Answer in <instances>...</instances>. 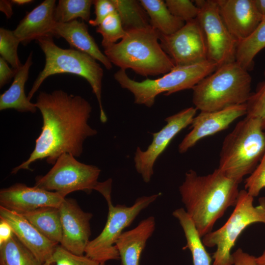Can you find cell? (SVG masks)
<instances>
[{
  "label": "cell",
  "instance_id": "18",
  "mask_svg": "<svg viewBox=\"0 0 265 265\" xmlns=\"http://www.w3.org/2000/svg\"><path fill=\"white\" fill-rule=\"evenodd\" d=\"M0 218L11 226L14 234L44 265L58 245L40 233L22 214L0 206Z\"/></svg>",
  "mask_w": 265,
  "mask_h": 265
},
{
  "label": "cell",
  "instance_id": "4",
  "mask_svg": "<svg viewBox=\"0 0 265 265\" xmlns=\"http://www.w3.org/2000/svg\"><path fill=\"white\" fill-rule=\"evenodd\" d=\"M265 153V130L260 120L245 116L224 138L218 168L239 184L253 172Z\"/></svg>",
  "mask_w": 265,
  "mask_h": 265
},
{
  "label": "cell",
  "instance_id": "27",
  "mask_svg": "<svg viewBox=\"0 0 265 265\" xmlns=\"http://www.w3.org/2000/svg\"><path fill=\"white\" fill-rule=\"evenodd\" d=\"M111 0L125 30L151 26L149 16L139 0Z\"/></svg>",
  "mask_w": 265,
  "mask_h": 265
},
{
  "label": "cell",
  "instance_id": "24",
  "mask_svg": "<svg viewBox=\"0 0 265 265\" xmlns=\"http://www.w3.org/2000/svg\"><path fill=\"white\" fill-rule=\"evenodd\" d=\"M172 215L178 220L183 229L186 241L183 249L190 250L193 265H211L212 258L207 251L201 237L185 209H177Z\"/></svg>",
  "mask_w": 265,
  "mask_h": 265
},
{
  "label": "cell",
  "instance_id": "23",
  "mask_svg": "<svg viewBox=\"0 0 265 265\" xmlns=\"http://www.w3.org/2000/svg\"><path fill=\"white\" fill-rule=\"evenodd\" d=\"M21 214L47 238L60 243L62 227L59 208L44 207Z\"/></svg>",
  "mask_w": 265,
  "mask_h": 265
},
{
  "label": "cell",
  "instance_id": "9",
  "mask_svg": "<svg viewBox=\"0 0 265 265\" xmlns=\"http://www.w3.org/2000/svg\"><path fill=\"white\" fill-rule=\"evenodd\" d=\"M100 173L97 166L80 162L71 154L64 153L47 174L36 177L34 186L57 192L65 198L80 190L89 193L95 190L102 194L111 185V180L99 182Z\"/></svg>",
  "mask_w": 265,
  "mask_h": 265
},
{
  "label": "cell",
  "instance_id": "43",
  "mask_svg": "<svg viewBox=\"0 0 265 265\" xmlns=\"http://www.w3.org/2000/svg\"><path fill=\"white\" fill-rule=\"evenodd\" d=\"M13 4H16L19 5H25L33 2L31 0H11Z\"/></svg>",
  "mask_w": 265,
  "mask_h": 265
},
{
  "label": "cell",
  "instance_id": "15",
  "mask_svg": "<svg viewBox=\"0 0 265 265\" xmlns=\"http://www.w3.org/2000/svg\"><path fill=\"white\" fill-rule=\"evenodd\" d=\"M246 104L230 106L213 111H200L193 119L191 130L178 146L181 154L186 152L202 139L226 129L236 119L246 115Z\"/></svg>",
  "mask_w": 265,
  "mask_h": 265
},
{
  "label": "cell",
  "instance_id": "11",
  "mask_svg": "<svg viewBox=\"0 0 265 265\" xmlns=\"http://www.w3.org/2000/svg\"><path fill=\"white\" fill-rule=\"evenodd\" d=\"M197 19L203 29L208 60L218 67L236 61L238 42L230 33L220 16L216 0H197Z\"/></svg>",
  "mask_w": 265,
  "mask_h": 265
},
{
  "label": "cell",
  "instance_id": "35",
  "mask_svg": "<svg viewBox=\"0 0 265 265\" xmlns=\"http://www.w3.org/2000/svg\"><path fill=\"white\" fill-rule=\"evenodd\" d=\"M245 190L254 198L265 188V153L253 172L244 181Z\"/></svg>",
  "mask_w": 265,
  "mask_h": 265
},
{
  "label": "cell",
  "instance_id": "41",
  "mask_svg": "<svg viewBox=\"0 0 265 265\" xmlns=\"http://www.w3.org/2000/svg\"><path fill=\"white\" fill-rule=\"evenodd\" d=\"M256 7L263 20L265 18V0H254Z\"/></svg>",
  "mask_w": 265,
  "mask_h": 265
},
{
  "label": "cell",
  "instance_id": "8",
  "mask_svg": "<svg viewBox=\"0 0 265 265\" xmlns=\"http://www.w3.org/2000/svg\"><path fill=\"white\" fill-rule=\"evenodd\" d=\"M254 197L246 190H239L235 208L225 223L220 228L202 237L208 247H216L212 265H233L231 252L241 233L249 225L261 223L265 225V197L253 204Z\"/></svg>",
  "mask_w": 265,
  "mask_h": 265
},
{
  "label": "cell",
  "instance_id": "13",
  "mask_svg": "<svg viewBox=\"0 0 265 265\" xmlns=\"http://www.w3.org/2000/svg\"><path fill=\"white\" fill-rule=\"evenodd\" d=\"M197 109L189 107L166 117V124L157 132L152 133L153 139L147 149L137 147L133 160L135 168L143 181L148 183L154 174V166L173 138L182 130L191 125Z\"/></svg>",
  "mask_w": 265,
  "mask_h": 265
},
{
  "label": "cell",
  "instance_id": "1",
  "mask_svg": "<svg viewBox=\"0 0 265 265\" xmlns=\"http://www.w3.org/2000/svg\"><path fill=\"white\" fill-rule=\"evenodd\" d=\"M35 105L43 118L41 132L28 159L14 168L12 174L22 169L30 170L32 163L45 159L48 163L53 165L64 153L79 157L85 140L97 133L88 123L91 105L81 96L61 90L41 92Z\"/></svg>",
  "mask_w": 265,
  "mask_h": 265
},
{
  "label": "cell",
  "instance_id": "6",
  "mask_svg": "<svg viewBox=\"0 0 265 265\" xmlns=\"http://www.w3.org/2000/svg\"><path fill=\"white\" fill-rule=\"evenodd\" d=\"M53 36L48 35L36 41L45 56V64L29 91L30 101L43 81L49 77L58 74H72L85 79L96 96L100 108V118L106 123L107 118L102 103V86L104 71L97 60L89 54L74 49H63L54 42Z\"/></svg>",
  "mask_w": 265,
  "mask_h": 265
},
{
  "label": "cell",
  "instance_id": "38",
  "mask_svg": "<svg viewBox=\"0 0 265 265\" xmlns=\"http://www.w3.org/2000/svg\"><path fill=\"white\" fill-rule=\"evenodd\" d=\"M17 70L11 68L7 62L0 57V87H2L14 77Z\"/></svg>",
  "mask_w": 265,
  "mask_h": 265
},
{
  "label": "cell",
  "instance_id": "33",
  "mask_svg": "<svg viewBox=\"0 0 265 265\" xmlns=\"http://www.w3.org/2000/svg\"><path fill=\"white\" fill-rule=\"evenodd\" d=\"M265 80L260 82L246 103V116L260 120L263 129L265 130Z\"/></svg>",
  "mask_w": 265,
  "mask_h": 265
},
{
  "label": "cell",
  "instance_id": "37",
  "mask_svg": "<svg viewBox=\"0 0 265 265\" xmlns=\"http://www.w3.org/2000/svg\"><path fill=\"white\" fill-rule=\"evenodd\" d=\"M232 255L233 265H257L256 257L243 252L241 248H238Z\"/></svg>",
  "mask_w": 265,
  "mask_h": 265
},
{
  "label": "cell",
  "instance_id": "10",
  "mask_svg": "<svg viewBox=\"0 0 265 265\" xmlns=\"http://www.w3.org/2000/svg\"><path fill=\"white\" fill-rule=\"evenodd\" d=\"M161 193L138 197L132 205L112 204L111 197L106 199L108 205L106 222L101 233L90 240L84 255L102 264L110 260H118L119 255L115 244L124 232L138 214L155 202Z\"/></svg>",
  "mask_w": 265,
  "mask_h": 265
},
{
  "label": "cell",
  "instance_id": "7",
  "mask_svg": "<svg viewBox=\"0 0 265 265\" xmlns=\"http://www.w3.org/2000/svg\"><path fill=\"white\" fill-rule=\"evenodd\" d=\"M218 66L207 60L197 64L175 66L170 72L156 79L141 81L131 79L126 71L115 72L114 78L121 87L133 95L135 104L151 107L157 96L161 93L168 96L182 90L192 89L199 82L214 72Z\"/></svg>",
  "mask_w": 265,
  "mask_h": 265
},
{
  "label": "cell",
  "instance_id": "26",
  "mask_svg": "<svg viewBox=\"0 0 265 265\" xmlns=\"http://www.w3.org/2000/svg\"><path fill=\"white\" fill-rule=\"evenodd\" d=\"M265 48V18L249 36L238 43L236 61L248 71H250L253 68L255 56Z\"/></svg>",
  "mask_w": 265,
  "mask_h": 265
},
{
  "label": "cell",
  "instance_id": "39",
  "mask_svg": "<svg viewBox=\"0 0 265 265\" xmlns=\"http://www.w3.org/2000/svg\"><path fill=\"white\" fill-rule=\"evenodd\" d=\"M14 233L10 224L0 218V245L8 241Z\"/></svg>",
  "mask_w": 265,
  "mask_h": 265
},
{
  "label": "cell",
  "instance_id": "3",
  "mask_svg": "<svg viewBox=\"0 0 265 265\" xmlns=\"http://www.w3.org/2000/svg\"><path fill=\"white\" fill-rule=\"evenodd\" d=\"M159 33L151 26L126 30L120 41L104 49L112 64L144 77L165 74L175 67L159 43Z\"/></svg>",
  "mask_w": 265,
  "mask_h": 265
},
{
  "label": "cell",
  "instance_id": "30",
  "mask_svg": "<svg viewBox=\"0 0 265 265\" xmlns=\"http://www.w3.org/2000/svg\"><path fill=\"white\" fill-rule=\"evenodd\" d=\"M96 31L102 36V45L104 49L117 43L126 34V30L116 12L105 18L97 26Z\"/></svg>",
  "mask_w": 265,
  "mask_h": 265
},
{
  "label": "cell",
  "instance_id": "28",
  "mask_svg": "<svg viewBox=\"0 0 265 265\" xmlns=\"http://www.w3.org/2000/svg\"><path fill=\"white\" fill-rule=\"evenodd\" d=\"M0 265H43L13 234L0 245Z\"/></svg>",
  "mask_w": 265,
  "mask_h": 265
},
{
  "label": "cell",
  "instance_id": "32",
  "mask_svg": "<svg viewBox=\"0 0 265 265\" xmlns=\"http://www.w3.org/2000/svg\"><path fill=\"white\" fill-rule=\"evenodd\" d=\"M107 265L97 262L85 255H78L58 244L50 259L43 265Z\"/></svg>",
  "mask_w": 265,
  "mask_h": 265
},
{
  "label": "cell",
  "instance_id": "19",
  "mask_svg": "<svg viewBox=\"0 0 265 265\" xmlns=\"http://www.w3.org/2000/svg\"><path fill=\"white\" fill-rule=\"evenodd\" d=\"M55 0H45L33 9L13 30L20 43L26 45L33 40L52 34L56 22Z\"/></svg>",
  "mask_w": 265,
  "mask_h": 265
},
{
  "label": "cell",
  "instance_id": "14",
  "mask_svg": "<svg viewBox=\"0 0 265 265\" xmlns=\"http://www.w3.org/2000/svg\"><path fill=\"white\" fill-rule=\"evenodd\" d=\"M59 209L62 227L60 245L74 254L84 255L90 241L92 213L84 212L76 200L66 197Z\"/></svg>",
  "mask_w": 265,
  "mask_h": 265
},
{
  "label": "cell",
  "instance_id": "5",
  "mask_svg": "<svg viewBox=\"0 0 265 265\" xmlns=\"http://www.w3.org/2000/svg\"><path fill=\"white\" fill-rule=\"evenodd\" d=\"M252 77L237 62L222 65L192 89V103L200 111H213L246 104Z\"/></svg>",
  "mask_w": 265,
  "mask_h": 265
},
{
  "label": "cell",
  "instance_id": "17",
  "mask_svg": "<svg viewBox=\"0 0 265 265\" xmlns=\"http://www.w3.org/2000/svg\"><path fill=\"white\" fill-rule=\"evenodd\" d=\"M228 30L238 42L249 36L263 19L254 0H216Z\"/></svg>",
  "mask_w": 265,
  "mask_h": 265
},
{
  "label": "cell",
  "instance_id": "20",
  "mask_svg": "<svg viewBox=\"0 0 265 265\" xmlns=\"http://www.w3.org/2000/svg\"><path fill=\"white\" fill-rule=\"evenodd\" d=\"M52 34L53 37L63 38L72 49L89 54L100 62L106 69L112 68V63L101 51L83 21L76 20L64 23H56Z\"/></svg>",
  "mask_w": 265,
  "mask_h": 265
},
{
  "label": "cell",
  "instance_id": "36",
  "mask_svg": "<svg viewBox=\"0 0 265 265\" xmlns=\"http://www.w3.org/2000/svg\"><path fill=\"white\" fill-rule=\"evenodd\" d=\"M93 4L95 17L88 22L92 26H97L107 16L116 12L111 0H95Z\"/></svg>",
  "mask_w": 265,
  "mask_h": 265
},
{
  "label": "cell",
  "instance_id": "34",
  "mask_svg": "<svg viewBox=\"0 0 265 265\" xmlns=\"http://www.w3.org/2000/svg\"><path fill=\"white\" fill-rule=\"evenodd\" d=\"M166 6L171 14L185 22L197 18L199 9L189 0H166Z\"/></svg>",
  "mask_w": 265,
  "mask_h": 265
},
{
  "label": "cell",
  "instance_id": "16",
  "mask_svg": "<svg viewBox=\"0 0 265 265\" xmlns=\"http://www.w3.org/2000/svg\"><path fill=\"white\" fill-rule=\"evenodd\" d=\"M64 198L57 192L22 183L0 190V206L20 214L44 207L59 208Z\"/></svg>",
  "mask_w": 265,
  "mask_h": 265
},
{
  "label": "cell",
  "instance_id": "12",
  "mask_svg": "<svg viewBox=\"0 0 265 265\" xmlns=\"http://www.w3.org/2000/svg\"><path fill=\"white\" fill-rule=\"evenodd\" d=\"M159 43L175 66L191 65L208 60L205 37L197 18L186 22L171 35L159 33Z\"/></svg>",
  "mask_w": 265,
  "mask_h": 265
},
{
  "label": "cell",
  "instance_id": "2",
  "mask_svg": "<svg viewBox=\"0 0 265 265\" xmlns=\"http://www.w3.org/2000/svg\"><path fill=\"white\" fill-rule=\"evenodd\" d=\"M238 185L218 168L206 175H199L192 169L186 173L179 193L185 210L201 238L212 231L230 207H235Z\"/></svg>",
  "mask_w": 265,
  "mask_h": 265
},
{
  "label": "cell",
  "instance_id": "25",
  "mask_svg": "<svg viewBox=\"0 0 265 265\" xmlns=\"http://www.w3.org/2000/svg\"><path fill=\"white\" fill-rule=\"evenodd\" d=\"M146 11L151 26L159 33L171 35L182 27L185 23L173 15L162 0H140Z\"/></svg>",
  "mask_w": 265,
  "mask_h": 265
},
{
  "label": "cell",
  "instance_id": "42",
  "mask_svg": "<svg viewBox=\"0 0 265 265\" xmlns=\"http://www.w3.org/2000/svg\"><path fill=\"white\" fill-rule=\"evenodd\" d=\"M257 265H265V249L262 254L258 257H256Z\"/></svg>",
  "mask_w": 265,
  "mask_h": 265
},
{
  "label": "cell",
  "instance_id": "21",
  "mask_svg": "<svg viewBox=\"0 0 265 265\" xmlns=\"http://www.w3.org/2000/svg\"><path fill=\"white\" fill-rule=\"evenodd\" d=\"M155 229V218L150 216L121 234L115 244L121 265H140L141 254Z\"/></svg>",
  "mask_w": 265,
  "mask_h": 265
},
{
  "label": "cell",
  "instance_id": "29",
  "mask_svg": "<svg viewBox=\"0 0 265 265\" xmlns=\"http://www.w3.org/2000/svg\"><path fill=\"white\" fill-rule=\"evenodd\" d=\"M92 0H59L54 11L56 23H64L81 18L89 22Z\"/></svg>",
  "mask_w": 265,
  "mask_h": 265
},
{
  "label": "cell",
  "instance_id": "40",
  "mask_svg": "<svg viewBox=\"0 0 265 265\" xmlns=\"http://www.w3.org/2000/svg\"><path fill=\"white\" fill-rule=\"evenodd\" d=\"M11 0H1L0 1V10L4 13L7 18H10L13 14Z\"/></svg>",
  "mask_w": 265,
  "mask_h": 265
},
{
  "label": "cell",
  "instance_id": "31",
  "mask_svg": "<svg viewBox=\"0 0 265 265\" xmlns=\"http://www.w3.org/2000/svg\"><path fill=\"white\" fill-rule=\"evenodd\" d=\"M20 43L13 30L3 27L0 28V57L16 70L23 65L18 55V47Z\"/></svg>",
  "mask_w": 265,
  "mask_h": 265
},
{
  "label": "cell",
  "instance_id": "22",
  "mask_svg": "<svg viewBox=\"0 0 265 265\" xmlns=\"http://www.w3.org/2000/svg\"><path fill=\"white\" fill-rule=\"evenodd\" d=\"M32 55L31 53L26 62L17 70L10 86L0 95V110L14 109L20 112L35 113L36 111L37 108L35 103L30 102L25 92V85L32 64Z\"/></svg>",
  "mask_w": 265,
  "mask_h": 265
}]
</instances>
